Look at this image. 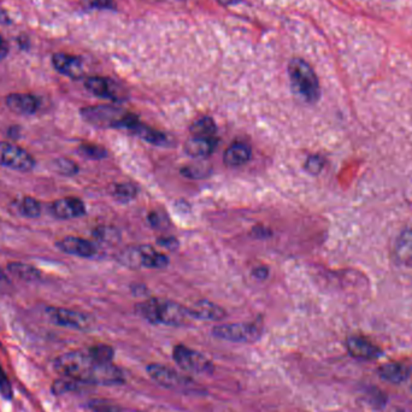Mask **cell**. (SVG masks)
Returning a JSON list of instances; mask_svg holds the SVG:
<instances>
[{"instance_id":"1","label":"cell","mask_w":412,"mask_h":412,"mask_svg":"<svg viewBox=\"0 0 412 412\" xmlns=\"http://www.w3.org/2000/svg\"><path fill=\"white\" fill-rule=\"evenodd\" d=\"M56 369L78 382L91 384H119L123 374L112 363H102L93 358L88 351H74L56 359Z\"/></svg>"},{"instance_id":"2","label":"cell","mask_w":412,"mask_h":412,"mask_svg":"<svg viewBox=\"0 0 412 412\" xmlns=\"http://www.w3.org/2000/svg\"><path fill=\"white\" fill-rule=\"evenodd\" d=\"M136 313L152 325H164L170 327L186 326L193 317L190 309L178 303L158 298H151L136 305Z\"/></svg>"},{"instance_id":"3","label":"cell","mask_w":412,"mask_h":412,"mask_svg":"<svg viewBox=\"0 0 412 412\" xmlns=\"http://www.w3.org/2000/svg\"><path fill=\"white\" fill-rule=\"evenodd\" d=\"M289 76L294 95L305 103H317L321 98V87L309 63L301 58H293L289 64Z\"/></svg>"},{"instance_id":"4","label":"cell","mask_w":412,"mask_h":412,"mask_svg":"<svg viewBox=\"0 0 412 412\" xmlns=\"http://www.w3.org/2000/svg\"><path fill=\"white\" fill-rule=\"evenodd\" d=\"M81 117L87 123L97 128L129 129L139 121V117L124 109L112 105H95L81 109Z\"/></svg>"},{"instance_id":"5","label":"cell","mask_w":412,"mask_h":412,"mask_svg":"<svg viewBox=\"0 0 412 412\" xmlns=\"http://www.w3.org/2000/svg\"><path fill=\"white\" fill-rule=\"evenodd\" d=\"M214 338L231 342H255L262 337V328L256 323H229L214 327L212 329Z\"/></svg>"},{"instance_id":"6","label":"cell","mask_w":412,"mask_h":412,"mask_svg":"<svg viewBox=\"0 0 412 412\" xmlns=\"http://www.w3.org/2000/svg\"><path fill=\"white\" fill-rule=\"evenodd\" d=\"M173 358L178 367L190 372L210 374L214 370V363L205 356L183 345L174 347Z\"/></svg>"},{"instance_id":"7","label":"cell","mask_w":412,"mask_h":412,"mask_svg":"<svg viewBox=\"0 0 412 412\" xmlns=\"http://www.w3.org/2000/svg\"><path fill=\"white\" fill-rule=\"evenodd\" d=\"M146 370L151 376V379L154 380L157 384L174 391H188L195 384L193 380L182 375L171 368L165 367L163 364L153 363L147 365Z\"/></svg>"},{"instance_id":"8","label":"cell","mask_w":412,"mask_h":412,"mask_svg":"<svg viewBox=\"0 0 412 412\" xmlns=\"http://www.w3.org/2000/svg\"><path fill=\"white\" fill-rule=\"evenodd\" d=\"M37 162L30 153L22 149L17 145L11 143H0V165L8 168V169L16 170L27 173L34 169Z\"/></svg>"},{"instance_id":"9","label":"cell","mask_w":412,"mask_h":412,"mask_svg":"<svg viewBox=\"0 0 412 412\" xmlns=\"http://www.w3.org/2000/svg\"><path fill=\"white\" fill-rule=\"evenodd\" d=\"M85 87L87 91L91 92L92 95H95L98 98L112 100L117 103L127 99L126 91L111 78L92 76V78H86Z\"/></svg>"},{"instance_id":"10","label":"cell","mask_w":412,"mask_h":412,"mask_svg":"<svg viewBox=\"0 0 412 412\" xmlns=\"http://www.w3.org/2000/svg\"><path fill=\"white\" fill-rule=\"evenodd\" d=\"M47 316L54 325L73 328V329L85 330L91 327V318L85 313H78L74 310L63 308H49L46 310Z\"/></svg>"},{"instance_id":"11","label":"cell","mask_w":412,"mask_h":412,"mask_svg":"<svg viewBox=\"0 0 412 412\" xmlns=\"http://www.w3.org/2000/svg\"><path fill=\"white\" fill-rule=\"evenodd\" d=\"M51 214L56 219H71L83 217L86 214V206L81 199L75 197L58 199L50 206Z\"/></svg>"},{"instance_id":"12","label":"cell","mask_w":412,"mask_h":412,"mask_svg":"<svg viewBox=\"0 0 412 412\" xmlns=\"http://www.w3.org/2000/svg\"><path fill=\"white\" fill-rule=\"evenodd\" d=\"M56 245L61 251L66 252L71 256L92 258L97 255V248L91 241L78 236H66L59 240Z\"/></svg>"},{"instance_id":"13","label":"cell","mask_w":412,"mask_h":412,"mask_svg":"<svg viewBox=\"0 0 412 412\" xmlns=\"http://www.w3.org/2000/svg\"><path fill=\"white\" fill-rule=\"evenodd\" d=\"M52 66L59 74L71 78H83V59L78 56L66 54H54L52 56Z\"/></svg>"},{"instance_id":"14","label":"cell","mask_w":412,"mask_h":412,"mask_svg":"<svg viewBox=\"0 0 412 412\" xmlns=\"http://www.w3.org/2000/svg\"><path fill=\"white\" fill-rule=\"evenodd\" d=\"M5 103L11 111L17 115H33L40 107V100L37 97L29 93H13L6 97Z\"/></svg>"},{"instance_id":"15","label":"cell","mask_w":412,"mask_h":412,"mask_svg":"<svg viewBox=\"0 0 412 412\" xmlns=\"http://www.w3.org/2000/svg\"><path fill=\"white\" fill-rule=\"evenodd\" d=\"M347 351L352 357L363 360L380 358L382 356V351L374 345L372 342L360 337H351L346 341Z\"/></svg>"},{"instance_id":"16","label":"cell","mask_w":412,"mask_h":412,"mask_svg":"<svg viewBox=\"0 0 412 412\" xmlns=\"http://www.w3.org/2000/svg\"><path fill=\"white\" fill-rule=\"evenodd\" d=\"M219 146V138H198L192 136L186 141L185 152L194 158H206L211 156Z\"/></svg>"},{"instance_id":"17","label":"cell","mask_w":412,"mask_h":412,"mask_svg":"<svg viewBox=\"0 0 412 412\" xmlns=\"http://www.w3.org/2000/svg\"><path fill=\"white\" fill-rule=\"evenodd\" d=\"M190 316L202 321H221L226 317V311L210 301H199L190 308Z\"/></svg>"},{"instance_id":"18","label":"cell","mask_w":412,"mask_h":412,"mask_svg":"<svg viewBox=\"0 0 412 412\" xmlns=\"http://www.w3.org/2000/svg\"><path fill=\"white\" fill-rule=\"evenodd\" d=\"M128 131L133 133L134 135L139 136L143 140L149 143V144L154 145V146L166 147L170 145L169 136L166 135L165 133L156 131V129L150 127L147 124L141 123L140 121H138V122L133 124Z\"/></svg>"},{"instance_id":"19","label":"cell","mask_w":412,"mask_h":412,"mask_svg":"<svg viewBox=\"0 0 412 412\" xmlns=\"http://www.w3.org/2000/svg\"><path fill=\"white\" fill-rule=\"evenodd\" d=\"M252 157V150L248 144L236 141L228 147L227 151L224 152L223 161L224 164L231 168H238L241 165L246 164Z\"/></svg>"},{"instance_id":"20","label":"cell","mask_w":412,"mask_h":412,"mask_svg":"<svg viewBox=\"0 0 412 412\" xmlns=\"http://www.w3.org/2000/svg\"><path fill=\"white\" fill-rule=\"evenodd\" d=\"M411 369L404 363H387L380 368V375L391 384H401L408 379Z\"/></svg>"},{"instance_id":"21","label":"cell","mask_w":412,"mask_h":412,"mask_svg":"<svg viewBox=\"0 0 412 412\" xmlns=\"http://www.w3.org/2000/svg\"><path fill=\"white\" fill-rule=\"evenodd\" d=\"M396 257L405 267L412 268V229L405 231L396 240Z\"/></svg>"},{"instance_id":"22","label":"cell","mask_w":412,"mask_h":412,"mask_svg":"<svg viewBox=\"0 0 412 412\" xmlns=\"http://www.w3.org/2000/svg\"><path fill=\"white\" fill-rule=\"evenodd\" d=\"M143 248V268L163 269L169 265V258L157 252L154 248L147 245H141Z\"/></svg>"},{"instance_id":"23","label":"cell","mask_w":412,"mask_h":412,"mask_svg":"<svg viewBox=\"0 0 412 412\" xmlns=\"http://www.w3.org/2000/svg\"><path fill=\"white\" fill-rule=\"evenodd\" d=\"M8 270L11 275L18 277L23 281H37L42 277V272H39L33 265L25 263H10L8 265Z\"/></svg>"},{"instance_id":"24","label":"cell","mask_w":412,"mask_h":412,"mask_svg":"<svg viewBox=\"0 0 412 412\" xmlns=\"http://www.w3.org/2000/svg\"><path fill=\"white\" fill-rule=\"evenodd\" d=\"M217 133V126L211 117H202L199 120L194 121L190 126V134L198 138H214Z\"/></svg>"},{"instance_id":"25","label":"cell","mask_w":412,"mask_h":412,"mask_svg":"<svg viewBox=\"0 0 412 412\" xmlns=\"http://www.w3.org/2000/svg\"><path fill=\"white\" fill-rule=\"evenodd\" d=\"M212 173L211 165L205 163H194V164L186 165L181 170V174L187 178L192 180H202L207 178Z\"/></svg>"},{"instance_id":"26","label":"cell","mask_w":412,"mask_h":412,"mask_svg":"<svg viewBox=\"0 0 412 412\" xmlns=\"http://www.w3.org/2000/svg\"><path fill=\"white\" fill-rule=\"evenodd\" d=\"M42 206L33 197H25L20 204V212L28 219H37L42 214Z\"/></svg>"},{"instance_id":"27","label":"cell","mask_w":412,"mask_h":412,"mask_svg":"<svg viewBox=\"0 0 412 412\" xmlns=\"http://www.w3.org/2000/svg\"><path fill=\"white\" fill-rule=\"evenodd\" d=\"M138 187L133 183L126 182V183H120V185L115 186L114 190V195L115 198L121 202H128L138 195Z\"/></svg>"},{"instance_id":"28","label":"cell","mask_w":412,"mask_h":412,"mask_svg":"<svg viewBox=\"0 0 412 412\" xmlns=\"http://www.w3.org/2000/svg\"><path fill=\"white\" fill-rule=\"evenodd\" d=\"M88 353L93 357V358L99 360L102 363H112L115 351L111 346L109 345H95V346L88 349Z\"/></svg>"},{"instance_id":"29","label":"cell","mask_w":412,"mask_h":412,"mask_svg":"<svg viewBox=\"0 0 412 412\" xmlns=\"http://www.w3.org/2000/svg\"><path fill=\"white\" fill-rule=\"evenodd\" d=\"M78 153L88 159H103L107 156V150L103 146L95 144H83L78 147Z\"/></svg>"},{"instance_id":"30","label":"cell","mask_w":412,"mask_h":412,"mask_svg":"<svg viewBox=\"0 0 412 412\" xmlns=\"http://www.w3.org/2000/svg\"><path fill=\"white\" fill-rule=\"evenodd\" d=\"M83 10H116L115 0H80Z\"/></svg>"},{"instance_id":"31","label":"cell","mask_w":412,"mask_h":412,"mask_svg":"<svg viewBox=\"0 0 412 412\" xmlns=\"http://www.w3.org/2000/svg\"><path fill=\"white\" fill-rule=\"evenodd\" d=\"M323 166H325V158L318 156V154H313V156H310L306 159L304 169L310 175H318V174L321 173L322 169H323Z\"/></svg>"},{"instance_id":"32","label":"cell","mask_w":412,"mask_h":412,"mask_svg":"<svg viewBox=\"0 0 412 412\" xmlns=\"http://www.w3.org/2000/svg\"><path fill=\"white\" fill-rule=\"evenodd\" d=\"M56 164H57L58 171L63 174V175H66V176H73V175H75L78 171V164L71 161V159L63 158V159L57 161Z\"/></svg>"},{"instance_id":"33","label":"cell","mask_w":412,"mask_h":412,"mask_svg":"<svg viewBox=\"0 0 412 412\" xmlns=\"http://www.w3.org/2000/svg\"><path fill=\"white\" fill-rule=\"evenodd\" d=\"M90 408L97 412H121V408L116 405L110 404L104 400H93L90 403Z\"/></svg>"},{"instance_id":"34","label":"cell","mask_w":412,"mask_h":412,"mask_svg":"<svg viewBox=\"0 0 412 412\" xmlns=\"http://www.w3.org/2000/svg\"><path fill=\"white\" fill-rule=\"evenodd\" d=\"M0 393L1 396H5L6 399H10L13 396V389L11 384L8 382V377L5 375L4 371L0 368Z\"/></svg>"},{"instance_id":"35","label":"cell","mask_w":412,"mask_h":412,"mask_svg":"<svg viewBox=\"0 0 412 412\" xmlns=\"http://www.w3.org/2000/svg\"><path fill=\"white\" fill-rule=\"evenodd\" d=\"M157 243L162 248H168V250H176L178 248V239H175L173 236L159 238V239L157 240Z\"/></svg>"},{"instance_id":"36","label":"cell","mask_w":412,"mask_h":412,"mask_svg":"<svg viewBox=\"0 0 412 412\" xmlns=\"http://www.w3.org/2000/svg\"><path fill=\"white\" fill-rule=\"evenodd\" d=\"M252 275L256 277L257 280H265L269 277V269L267 267H257L256 269H253Z\"/></svg>"},{"instance_id":"37","label":"cell","mask_w":412,"mask_h":412,"mask_svg":"<svg viewBox=\"0 0 412 412\" xmlns=\"http://www.w3.org/2000/svg\"><path fill=\"white\" fill-rule=\"evenodd\" d=\"M8 54V46L3 37L0 35V59H4Z\"/></svg>"},{"instance_id":"38","label":"cell","mask_w":412,"mask_h":412,"mask_svg":"<svg viewBox=\"0 0 412 412\" xmlns=\"http://www.w3.org/2000/svg\"><path fill=\"white\" fill-rule=\"evenodd\" d=\"M217 1L223 6H229V5L238 4L241 0H217Z\"/></svg>"},{"instance_id":"39","label":"cell","mask_w":412,"mask_h":412,"mask_svg":"<svg viewBox=\"0 0 412 412\" xmlns=\"http://www.w3.org/2000/svg\"><path fill=\"white\" fill-rule=\"evenodd\" d=\"M8 284V279L5 277L4 272H1L0 269V284Z\"/></svg>"}]
</instances>
